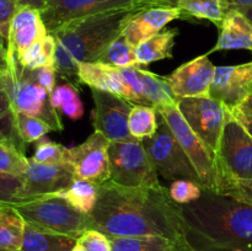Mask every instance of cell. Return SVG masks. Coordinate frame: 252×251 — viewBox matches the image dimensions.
Listing matches in <instances>:
<instances>
[{"label": "cell", "mask_w": 252, "mask_h": 251, "mask_svg": "<svg viewBox=\"0 0 252 251\" xmlns=\"http://www.w3.org/2000/svg\"><path fill=\"white\" fill-rule=\"evenodd\" d=\"M53 66L57 75L63 80H66V83L73 84L76 88L81 84L79 79V62H76L68 49L64 48L58 42H57Z\"/></svg>", "instance_id": "cell-33"}, {"label": "cell", "mask_w": 252, "mask_h": 251, "mask_svg": "<svg viewBox=\"0 0 252 251\" xmlns=\"http://www.w3.org/2000/svg\"><path fill=\"white\" fill-rule=\"evenodd\" d=\"M71 251H85V250H84V249L81 248V246L79 245L78 243H76V245L74 246V249H73V250H71Z\"/></svg>", "instance_id": "cell-50"}, {"label": "cell", "mask_w": 252, "mask_h": 251, "mask_svg": "<svg viewBox=\"0 0 252 251\" xmlns=\"http://www.w3.org/2000/svg\"><path fill=\"white\" fill-rule=\"evenodd\" d=\"M158 125L159 127L157 133L149 139L143 140L148 157L152 160L158 174L171 181L179 179L191 180L203 187L191 160L189 159L179 140L172 133L171 128L159 112Z\"/></svg>", "instance_id": "cell-7"}, {"label": "cell", "mask_w": 252, "mask_h": 251, "mask_svg": "<svg viewBox=\"0 0 252 251\" xmlns=\"http://www.w3.org/2000/svg\"><path fill=\"white\" fill-rule=\"evenodd\" d=\"M137 11L139 10H120L83 17L62 25L52 34L76 62H95L122 34L129 17Z\"/></svg>", "instance_id": "cell-3"}, {"label": "cell", "mask_w": 252, "mask_h": 251, "mask_svg": "<svg viewBox=\"0 0 252 251\" xmlns=\"http://www.w3.org/2000/svg\"><path fill=\"white\" fill-rule=\"evenodd\" d=\"M179 34L176 29L159 32L135 47V58L140 66L149 65L162 59H171L175 38Z\"/></svg>", "instance_id": "cell-23"}, {"label": "cell", "mask_w": 252, "mask_h": 251, "mask_svg": "<svg viewBox=\"0 0 252 251\" xmlns=\"http://www.w3.org/2000/svg\"><path fill=\"white\" fill-rule=\"evenodd\" d=\"M12 126H14L15 135L24 144L37 143L39 139L44 138L47 133L53 130L51 126L42 121L41 118L25 115V113H14Z\"/></svg>", "instance_id": "cell-31"}, {"label": "cell", "mask_w": 252, "mask_h": 251, "mask_svg": "<svg viewBox=\"0 0 252 251\" xmlns=\"http://www.w3.org/2000/svg\"><path fill=\"white\" fill-rule=\"evenodd\" d=\"M179 209L180 204L166 187L123 186L108 180L98 185L97 202L89 214V229L107 236H165L191 251Z\"/></svg>", "instance_id": "cell-1"}, {"label": "cell", "mask_w": 252, "mask_h": 251, "mask_svg": "<svg viewBox=\"0 0 252 251\" xmlns=\"http://www.w3.org/2000/svg\"><path fill=\"white\" fill-rule=\"evenodd\" d=\"M94 100L93 125L110 142L130 140L128 118L133 105L129 101L108 91L90 89Z\"/></svg>", "instance_id": "cell-13"}, {"label": "cell", "mask_w": 252, "mask_h": 251, "mask_svg": "<svg viewBox=\"0 0 252 251\" xmlns=\"http://www.w3.org/2000/svg\"><path fill=\"white\" fill-rule=\"evenodd\" d=\"M0 251H7V250H2V249H0Z\"/></svg>", "instance_id": "cell-52"}, {"label": "cell", "mask_w": 252, "mask_h": 251, "mask_svg": "<svg viewBox=\"0 0 252 251\" xmlns=\"http://www.w3.org/2000/svg\"><path fill=\"white\" fill-rule=\"evenodd\" d=\"M48 33L41 10L20 5L10 21L7 32V62L16 61L22 52Z\"/></svg>", "instance_id": "cell-17"}, {"label": "cell", "mask_w": 252, "mask_h": 251, "mask_svg": "<svg viewBox=\"0 0 252 251\" xmlns=\"http://www.w3.org/2000/svg\"><path fill=\"white\" fill-rule=\"evenodd\" d=\"M0 57H7L6 39L2 36H0Z\"/></svg>", "instance_id": "cell-46"}, {"label": "cell", "mask_w": 252, "mask_h": 251, "mask_svg": "<svg viewBox=\"0 0 252 251\" xmlns=\"http://www.w3.org/2000/svg\"><path fill=\"white\" fill-rule=\"evenodd\" d=\"M176 6L181 10L182 16L208 20L218 27L230 10L226 0H177Z\"/></svg>", "instance_id": "cell-26"}, {"label": "cell", "mask_w": 252, "mask_h": 251, "mask_svg": "<svg viewBox=\"0 0 252 251\" xmlns=\"http://www.w3.org/2000/svg\"><path fill=\"white\" fill-rule=\"evenodd\" d=\"M157 111L164 117L180 145L191 160L204 188L214 191L216 188V154L203 143V140L192 130L189 123L180 112L176 103L162 105Z\"/></svg>", "instance_id": "cell-10"}, {"label": "cell", "mask_w": 252, "mask_h": 251, "mask_svg": "<svg viewBox=\"0 0 252 251\" xmlns=\"http://www.w3.org/2000/svg\"><path fill=\"white\" fill-rule=\"evenodd\" d=\"M7 69V57H0V76Z\"/></svg>", "instance_id": "cell-47"}, {"label": "cell", "mask_w": 252, "mask_h": 251, "mask_svg": "<svg viewBox=\"0 0 252 251\" xmlns=\"http://www.w3.org/2000/svg\"><path fill=\"white\" fill-rule=\"evenodd\" d=\"M95 62L116 66V68H130V66L139 65L135 58V48L132 44L128 43L127 39L122 34L117 39H115L96 58Z\"/></svg>", "instance_id": "cell-30"}, {"label": "cell", "mask_w": 252, "mask_h": 251, "mask_svg": "<svg viewBox=\"0 0 252 251\" xmlns=\"http://www.w3.org/2000/svg\"><path fill=\"white\" fill-rule=\"evenodd\" d=\"M25 221L42 230L61 235L79 236L89 229V214H83L59 197H42L15 204Z\"/></svg>", "instance_id": "cell-5"}, {"label": "cell", "mask_w": 252, "mask_h": 251, "mask_svg": "<svg viewBox=\"0 0 252 251\" xmlns=\"http://www.w3.org/2000/svg\"><path fill=\"white\" fill-rule=\"evenodd\" d=\"M53 197L65 199L80 213L90 214L98 198V185L88 180L75 179L68 188L57 192Z\"/></svg>", "instance_id": "cell-25"}, {"label": "cell", "mask_w": 252, "mask_h": 251, "mask_svg": "<svg viewBox=\"0 0 252 251\" xmlns=\"http://www.w3.org/2000/svg\"><path fill=\"white\" fill-rule=\"evenodd\" d=\"M24 69V73L26 74L27 78L31 79L39 86L46 89L49 94L56 89V76L57 73L54 70V66H42V68L34 69V70H29Z\"/></svg>", "instance_id": "cell-40"}, {"label": "cell", "mask_w": 252, "mask_h": 251, "mask_svg": "<svg viewBox=\"0 0 252 251\" xmlns=\"http://www.w3.org/2000/svg\"><path fill=\"white\" fill-rule=\"evenodd\" d=\"M111 181L123 186H161L158 171L138 139L111 142L108 148Z\"/></svg>", "instance_id": "cell-6"}, {"label": "cell", "mask_w": 252, "mask_h": 251, "mask_svg": "<svg viewBox=\"0 0 252 251\" xmlns=\"http://www.w3.org/2000/svg\"><path fill=\"white\" fill-rule=\"evenodd\" d=\"M75 180L73 169L66 164H43L29 159V166L22 176V188L20 191L21 203L42 197L53 196L65 189Z\"/></svg>", "instance_id": "cell-14"}, {"label": "cell", "mask_w": 252, "mask_h": 251, "mask_svg": "<svg viewBox=\"0 0 252 251\" xmlns=\"http://www.w3.org/2000/svg\"><path fill=\"white\" fill-rule=\"evenodd\" d=\"M110 143L101 133L94 132L81 144L68 148L66 164L71 166L75 179L88 180L96 185L111 180Z\"/></svg>", "instance_id": "cell-12"}, {"label": "cell", "mask_w": 252, "mask_h": 251, "mask_svg": "<svg viewBox=\"0 0 252 251\" xmlns=\"http://www.w3.org/2000/svg\"><path fill=\"white\" fill-rule=\"evenodd\" d=\"M12 120H14V113H12L11 105H10L9 96H7L6 90L4 86V80H2V75L0 76V129L4 133H6L10 138L16 140L19 144L24 145L19 140V138L15 135L14 126H12Z\"/></svg>", "instance_id": "cell-38"}, {"label": "cell", "mask_w": 252, "mask_h": 251, "mask_svg": "<svg viewBox=\"0 0 252 251\" xmlns=\"http://www.w3.org/2000/svg\"><path fill=\"white\" fill-rule=\"evenodd\" d=\"M177 106L192 130L217 157L224 126L231 116L228 106L211 96L179 98Z\"/></svg>", "instance_id": "cell-11"}, {"label": "cell", "mask_w": 252, "mask_h": 251, "mask_svg": "<svg viewBox=\"0 0 252 251\" xmlns=\"http://www.w3.org/2000/svg\"><path fill=\"white\" fill-rule=\"evenodd\" d=\"M230 9L244 10L252 7V0H226Z\"/></svg>", "instance_id": "cell-43"}, {"label": "cell", "mask_w": 252, "mask_h": 251, "mask_svg": "<svg viewBox=\"0 0 252 251\" xmlns=\"http://www.w3.org/2000/svg\"><path fill=\"white\" fill-rule=\"evenodd\" d=\"M26 221L14 204H0V249L20 251Z\"/></svg>", "instance_id": "cell-22"}, {"label": "cell", "mask_w": 252, "mask_h": 251, "mask_svg": "<svg viewBox=\"0 0 252 251\" xmlns=\"http://www.w3.org/2000/svg\"><path fill=\"white\" fill-rule=\"evenodd\" d=\"M66 153H68V148L64 145L52 142L47 138H42L36 143L32 159L37 162H43V164H66Z\"/></svg>", "instance_id": "cell-34"}, {"label": "cell", "mask_w": 252, "mask_h": 251, "mask_svg": "<svg viewBox=\"0 0 252 251\" xmlns=\"http://www.w3.org/2000/svg\"><path fill=\"white\" fill-rule=\"evenodd\" d=\"M214 192L233 197L243 203L252 206V180L221 179L217 182Z\"/></svg>", "instance_id": "cell-35"}, {"label": "cell", "mask_w": 252, "mask_h": 251, "mask_svg": "<svg viewBox=\"0 0 252 251\" xmlns=\"http://www.w3.org/2000/svg\"><path fill=\"white\" fill-rule=\"evenodd\" d=\"M235 251H241V250H235Z\"/></svg>", "instance_id": "cell-53"}, {"label": "cell", "mask_w": 252, "mask_h": 251, "mask_svg": "<svg viewBox=\"0 0 252 251\" xmlns=\"http://www.w3.org/2000/svg\"><path fill=\"white\" fill-rule=\"evenodd\" d=\"M155 1H157L158 2V4H159V1H158V0H155ZM160 5V4H159ZM160 6H161V5H160Z\"/></svg>", "instance_id": "cell-51"}, {"label": "cell", "mask_w": 252, "mask_h": 251, "mask_svg": "<svg viewBox=\"0 0 252 251\" xmlns=\"http://www.w3.org/2000/svg\"><path fill=\"white\" fill-rule=\"evenodd\" d=\"M221 179L252 180V138L233 116L221 134L216 160V186Z\"/></svg>", "instance_id": "cell-8"}, {"label": "cell", "mask_w": 252, "mask_h": 251, "mask_svg": "<svg viewBox=\"0 0 252 251\" xmlns=\"http://www.w3.org/2000/svg\"><path fill=\"white\" fill-rule=\"evenodd\" d=\"M75 245V238L42 230L26 223L20 251H71Z\"/></svg>", "instance_id": "cell-21"}, {"label": "cell", "mask_w": 252, "mask_h": 251, "mask_svg": "<svg viewBox=\"0 0 252 251\" xmlns=\"http://www.w3.org/2000/svg\"><path fill=\"white\" fill-rule=\"evenodd\" d=\"M19 5H25V6H31L34 9L42 10V7L46 4V0H17Z\"/></svg>", "instance_id": "cell-45"}, {"label": "cell", "mask_w": 252, "mask_h": 251, "mask_svg": "<svg viewBox=\"0 0 252 251\" xmlns=\"http://www.w3.org/2000/svg\"><path fill=\"white\" fill-rule=\"evenodd\" d=\"M203 188L204 187L191 180L179 179L172 181L171 186L169 187V192L174 202L182 206V204L192 203L201 198Z\"/></svg>", "instance_id": "cell-36"}, {"label": "cell", "mask_w": 252, "mask_h": 251, "mask_svg": "<svg viewBox=\"0 0 252 251\" xmlns=\"http://www.w3.org/2000/svg\"><path fill=\"white\" fill-rule=\"evenodd\" d=\"M180 17H182V12L177 6L147 7L134 12L129 17L122 31V36L135 48Z\"/></svg>", "instance_id": "cell-18"}, {"label": "cell", "mask_w": 252, "mask_h": 251, "mask_svg": "<svg viewBox=\"0 0 252 251\" xmlns=\"http://www.w3.org/2000/svg\"><path fill=\"white\" fill-rule=\"evenodd\" d=\"M17 0H0V34L7 38L10 21L19 7Z\"/></svg>", "instance_id": "cell-42"}, {"label": "cell", "mask_w": 252, "mask_h": 251, "mask_svg": "<svg viewBox=\"0 0 252 251\" xmlns=\"http://www.w3.org/2000/svg\"><path fill=\"white\" fill-rule=\"evenodd\" d=\"M229 49L252 52V24L243 12L236 9H230L226 12L219 27L218 41L209 53Z\"/></svg>", "instance_id": "cell-20"}, {"label": "cell", "mask_w": 252, "mask_h": 251, "mask_svg": "<svg viewBox=\"0 0 252 251\" xmlns=\"http://www.w3.org/2000/svg\"><path fill=\"white\" fill-rule=\"evenodd\" d=\"M214 64L208 54H203L180 65L166 76L175 97H209L212 83L216 73Z\"/></svg>", "instance_id": "cell-15"}, {"label": "cell", "mask_w": 252, "mask_h": 251, "mask_svg": "<svg viewBox=\"0 0 252 251\" xmlns=\"http://www.w3.org/2000/svg\"><path fill=\"white\" fill-rule=\"evenodd\" d=\"M158 127V111L153 106L133 105L128 118L129 133L134 139H149L157 133Z\"/></svg>", "instance_id": "cell-29"}, {"label": "cell", "mask_w": 252, "mask_h": 251, "mask_svg": "<svg viewBox=\"0 0 252 251\" xmlns=\"http://www.w3.org/2000/svg\"><path fill=\"white\" fill-rule=\"evenodd\" d=\"M160 6L155 0H46L41 15L49 33L66 22L103 12Z\"/></svg>", "instance_id": "cell-9"}, {"label": "cell", "mask_w": 252, "mask_h": 251, "mask_svg": "<svg viewBox=\"0 0 252 251\" xmlns=\"http://www.w3.org/2000/svg\"><path fill=\"white\" fill-rule=\"evenodd\" d=\"M0 36H1V34H0Z\"/></svg>", "instance_id": "cell-54"}, {"label": "cell", "mask_w": 252, "mask_h": 251, "mask_svg": "<svg viewBox=\"0 0 252 251\" xmlns=\"http://www.w3.org/2000/svg\"><path fill=\"white\" fill-rule=\"evenodd\" d=\"M52 106L71 121L80 120L84 116V103L79 96L78 88L70 83L56 86L49 94Z\"/></svg>", "instance_id": "cell-28"}, {"label": "cell", "mask_w": 252, "mask_h": 251, "mask_svg": "<svg viewBox=\"0 0 252 251\" xmlns=\"http://www.w3.org/2000/svg\"><path fill=\"white\" fill-rule=\"evenodd\" d=\"M191 251H252V206L203 188L201 198L180 206Z\"/></svg>", "instance_id": "cell-2"}, {"label": "cell", "mask_w": 252, "mask_h": 251, "mask_svg": "<svg viewBox=\"0 0 252 251\" xmlns=\"http://www.w3.org/2000/svg\"><path fill=\"white\" fill-rule=\"evenodd\" d=\"M112 251H189L181 244L159 235L108 236Z\"/></svg>", "instance_id": "cell-24"}, {"label": "cell", "mask_w": 252, "mask_h": 251, "mask_svg": "<svg viewBox=\"0 0 252 251\" xmlns=\"http://www.w3.org/2000/svg\"><path fill=\"white\" fill-rule=\"evenodd\" d=\"M0 144H6V145H12V147H16L19 148L20 150H22L24 152V145L19 144V143L16 142V140H14L12 138H10L9 135L6 134V133L2 132L1 129H0Z\"/></svg>", "instance_id": "cell-44"}, {"label": "cell", "mask_w": 252, "mask_h": 251, "mask_svg": "<svg viewBox=\"0 0 252 251\" xmlns=\"http://www.w3.org/2000/svg\"><path fill=\"white\" fill-rule=\"evenodd\" d=\"M229 108V107H228ZM231 116L243 126L252 138V96L244 100L239 105L229 108Z\"/></svg>", "instance_id": "cell-41"}, {"label": "cell", "mask_w": 252, "mask_h": 251, "mask_svg": "<svg viewBox=\"0 0 252 251\" xmlns=\"http://www.w3.org/2000/svg\"><path fill=\"white\" fill-rule=\"evenodd\" d=\"M79 79L90 89L108 91L130 102V90L121 73V68L97 62L79 63Z\"/></svg>", "instance_id": "cell-19"}, {"label": "cell", "mask_w": 252, "mask_h": 251, "mask_svg": "<svg viewBox=\"0 0 252 251\" xmlns=\"http://www.w3.org/2000/svg\"><path fill=\"white\" fill-rule=\"evenodd\" d=\"M239 11L243 12L244 15L246 16V19L252 24V7H248V9H244V10H239Z\"/></svg>", "instance_id": "cell-49"}, {"label": "cell", "mask_w": 252, "mask_h": 251, "mask_svg": "<svg viewBox=\"0 0 252 251\" xmlns=\"http://www.w3.org/2000/svg\"><path fill=\"white\" fill-rule=\"evenodd\" d=\"M29 166V159L25 157V152L12 145L0 144V172L21 177Z\"/></svg>", "instance_id": "cell-32"}, {"label": "cell", "mask_w": 252, "mask_h": 251, "mask_svg": "<svg viewBox=\"0 0 252 251\" xmlns=\"http://www.w3.org/2000/svg\"><path fill=\"white\" fill-rule=\"evenodd\" d=\"M252 96V61L238 65L217 66L211 97L229 108Z\"/></svg>", "instance_id": "cell-16"}, {"label": "cell", "mask_w": 252, "mask_h": 251, "mask_svg": "<svg viewBox=\"0 0 252 251\" xmlns=\"http://www.w3.org/2000/svg\"><path fill=\"white\" fill-rule=\"evenodd\" d=\"M57 41L52 33L37 41L22 52L16 58L17 63L25 69L34 70L42 66L54 65V54H56Z\"/></svg>", "instance_id": "cell-27"}, {"label": "cell", "mask_w": 252, "mask_h": 251, "mask_svg": "<svg viewBox=\"0 0 252 251\" xmlns=\"http://www.w3.org/2000/svg\"><path fill=\"white\" fill-rule=\"evenodd\" d=\"M2 80L12 113H25L41 118L53 130H63V123L59 112L52 106L49 93L27 78L17 61L7 62V69L2 74Z\"/></svg>", "instance_id": "cell-4"}, {"label": "cell", "mask_w": 252, "mask_h": 251, "mask_svg": "<svg viewBox=\"0 0 252 251\" xmlns=\"http://www.w3.org/2000/svg\"><path fill=\"white\" fill-rule=\"evenodd\" d=\"M22 179L0 172V204H20Z\"/></svg>", "instance_id": "cell-37"}, {"label": "cell", "mask_w": 252, "mask_h": 251, "mask_svg": "<svg viewBox=\"0 0 252 251\" xmlns=\"http://www.w3.org/2000/svg\"><path fill=\"white\" fill-rule=\"evenodd\" d=\"M76 243L85 251H112L110 238L96 229H88L84 231Z\"/></svg>", "instance_id": "cell-39"}, {"label": "cell", "mask_w": 252, "mask_h": 251, "mask_svg": "<svg viewBox=\"0 0 252 251\" xmlns=\"http://www.w3.org/2000/svg\"><path fill=\"white\" fill-rule=\"evenodd\" d=\"M161 6H176L177 0H158Z\"/></svg>", "instance_id": "cell-48"}]
</instances>
